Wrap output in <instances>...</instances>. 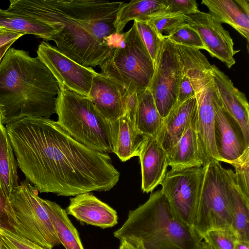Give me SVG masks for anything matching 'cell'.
Segmentation results:
<instances>
[{"label": "cell", "instance_id": "cell-42", "mask_svg": "<svg viewBox=\"0 0 249 249\" xmlns=\"http://www.w3.org/2000/svg\"><path fill=\"white\" fill-rule=\"evenodd\" d=\"M233 249H249V242L237 240Z\"/></svg>", "mask_w": 249, "mask_h": 249}, {"label": "cell", "instance_id": "cell-12", "mask_svg": "<svg viewBox=\"0 0 249 249\" xmlns=\"http://www.w3.org/2000/svg\"><path fill=\"white\" fill-rule=\"evenodd\" d=\"M186 23L199 34L206 51L230 69L235 63L234 55L240 50L234 49L229 32L209 13L199 11L187 16Z\"/></svg>", "mask_w": 249, "mask_h": 249}, {"label": "cell", "instance_id": "cell-11", "mask_svg": "<svg viewBox=\"0 0 249 249\" xmlns=\"http://www.w3.org/2000/svg\"><path fill=\"white\" fill-rule=\"evenodd\" d=\"M37 57L51 71L59 89L63 88L88 98L94 77L98 74L91 67L73 61L55 46L41 41Z\"/></svg>", "mask_w": 249, "mask_h": 249}, {"label": "cell", "instance_id": "cell-40", "mask_svg": "<svg viewBox=\"0 0 249 249\" xmlns=\"http://www.w3.org/2000/svg\"><path fill=\"white\" fill-rule=\"evenodd\" d=\"M23 35V34L7 30L0 33V48L10 42H15Z\"/></svg>", "mask_w": 249, "mask_h": 249}, {"label": "cell", "instance_id": "cell-25", "mask_svg": "<svg viewBox=\"0 0 249 249\" xmlns=\"http://www.w3.org/2000/svg\"><path fill=\"white\" fill-rule=\"evenodd\" d=\"M0 28L24 35L31 34L46 41L52 40L57 33L49 25L34 18L2 9Z\"/></svg>", "mask_w": 249, "mask_h": 249}, {"label": "cell", "instance_id": "cell-20", "mask_svg": "<svg viewBox=\"0 0 249 249\" xmlns=\"http://www.w3.org/2000/svg\"><path fill=\"white\" fill-rule=\"evenodd\" d=\"M209 13L221 24L231 25L247 41L249 40V0H202Z\"/></svg>", "mask_w": 249, "mask_h": 249}, {"label": "cell", "instance_id": "cell-36", "mask_svg": "<svg viewBox=\"0 0 249 249\" xmlns=\"http://www.w3.org/2000/svg\"><path fill=\"white\" fill-rule=\"evenodd\" d=\"M0 241L5 249H48L27 239L0 230Z\"/></svg>", "mask_w": 249, "mask_h": 249}, {"label": "cell", "instance_id": "cell-27", "mask_svg": "<svg viewBox=\"0 0 249 249\" xmlns=\"http://www.w3.org/2000/svg\"><path fill=\"white\" fill-rule=\"evenodd\" d=\"M57 237L66 249H84L79 233L66 210L55 202L43 200Z\"/></svg>", "mask_w": 249, "mask_h": 249}, {"label": "cell", "instance_id": "cell-39", "mask_svg": "<svg viewBox=\"0 0 249 249\" xmlns=\"http://www.w3.org/2000/svg\"><path fill=\"white\" fill-rule=\"evenodd\" d=\"M138 97L137 92H128L124 94L125 114L134 124L135 117L138 105Z\"/></svg>", "mask_w": 249, "mask_h": 249}, {"label": "cell", "instance_id": "cell-29", "mask_svg": "<svg viewBox=\"0 0 249 249\" xmlns=\"http://www.w3.org/2000/svg\"><path fill=\"white\" fill-rule=\"evenodd\" d=\"M229 179L233 214L231 229L238 240L249 242V201L238 188L231 169H229Z\"/></svg>", "mask_w": 249, "mask_h": 249}, {"label": "cell", "instance_id": "cell-14", "mask_svg": "<svg viewBox=\"0 0 249 249\" xmlns=\"http://www.w3.org/2000/svg\"><path fill=\"white\" fill-rule=\"evenodd\" d=\"M214 139L219 161L232 164L249 150L243 131L238 122L223 107L217 109L214 122Z\"/></svg>", "mask_w": 249, "mask_h": 249}, {"label": "cell", "instance_id": "cell-9", "mask_svg": "<svg viewBox=\"0 0 249 249\" xmlns=\"http://www.w3.org/2000/svg\"><path fill=\"white\" fill-rule=\"evenodd\" d=\"M206 173V165L171 169L163 179L161 192L173 216L193 228Z\"/></svg>", "mask_w": 249, "mask_h": 249}, {"label": "cell", "instance_id": "cell-7", "mask_svg": "<svg viewBox=\"0 0 249 249\" xmlns=\"http://www.w3.org/2000/svg\"><path fill=\"white\" fill-rule=\"evenodd\" d=\"M232 218L229 170L223 167L219 161L214 160L206 165L193 228L201 239L209 231L231 230Z\"/></svg>", "mask_w": 249, "mask_h": 249}, {"label": "cell", "instance_id": "cell-38", "mask_svg": "<svg viewBox=\"0 0 249 249\" xmlns=\"http://www.w3.org/2000/svg\"><path fill=\"white\" fill-rule=\"evenodd\" d=\"M195 90L188 78L183 74L179 88L176 103L174 108L177 107L188 99L195 96Z\"/></svg>", "mask_w": 249, "mask_h": 249}, {"label": "cell", "instance_id": "cell-31", "mask_svg": "<svg viewBox=\"0 0 249 249\" xmlns=\"http://www.w3.org/2000/svg\"><path fill=\"white\" fill-rule=\"evenodd\" d=\"M134 22L155 65L163 39L159 36L149 22L137 20H134Z\"/></svg>", "mask_w": 249, "mask_h": 249}, {"label": "cell", "instance_id": "cell-10", "mask_svg": "<svg viewBox=\"0 0 249 249\" xmlns=\"http://www.w3.org/2000/svg\"><path fill=\"white\" fill-rule=\"evenodd\" d=\"M182 75L178 48L165 36L155 63L154 73L148 88L163 119L176 103Z\"/></svg>", "mask_w": 249, "mask_h": 249}, {"label": "cell", "instance_id": "cell-33", "mask_svg": "<svg viewBox=\"0 0 249 249\" xmlns=\"http://www.w3.org/2000/svg\"><path fill=\"white\" fill-rule=\"evenodd\" d=\"M187 16L180 14L164 13L149 18L146 21L154 27L159 36L164 39L163 32L169 34L182 24L186 23Z\"/></svg>", "mask_w": 249, "mask_h": 249}, {"label": "cell", "instance_id": "cell-46", "mask_svg": "<svg viewBox=\"0 0 249 249\" xmlns=\"http://www.w3.org/2000/svg\"><path fill=\"white\" fill-rule=\"evenodd\" d=\"M5 30H6V29L2 28H0V33L2 32H3V31H4Z\"/></svg>", "mask_w": 249, "mask_h": 249}, {"label": "cell", "instance_id": "cell-13", "mask_svg": "<svg viewBox=\"0 0 249 249\" xmlns=\"http://www.w3.org/2000/svg\"><path fill=\"white\" fill-rule=\"evenodd\" d=\"M196 96V131L204 166L214 160L219 161L215 143L214 122L217 109L222 102L213 80Z\"/></svg>", "mask_w": 249, "mask_h": 249}, {"label": "cell", "instance_id": "cell-3", "mask_svg": "<svg viewBox=\"0 0 249 249\" xmlns=\"http://www.w3.org/2000/svg\"><path fill=\"white\" fill-rule=\"evenodd\" d=\"M6 10L38 20L57 31L56 47L85 67L100 66L114 49L100 43L65 0H11Z\"/></svg>", "mask_w": 249, "mask_h": 249}, {"label": "cell", "instance_id": "cell-8", "mask_svg": "<svg viewBox=\"0 0 249 249\" xmlns=\"http://www.w3.org/2000/svg\"><path fill=\"white\" fill-rule=\"evenodd\" d=\"M38 191L27 180L12 192L9 201L24 238L48 249L60 244Z\"/></svg>", "mask_w": 249, "mask_h": 249}, {"label": "cell", "instance_id": "cell-15", "mask_svg": "<svg viewBox=\"0 0 249 249\" xmlns=\"http://www.w3.org/2000/svg\"><path fill=\"white\" fill-rule=\"evenodd\" d=\"M126 91L114 80L98 73L93 79L88 98L103 116L111 123L125 114Z\"/></svg>", "mask_w": 249, "mask_h": 249}, {"label": "cell", "instance_id": "cell-26", "mask_svg": "<svg viewBox=\"0 0 249 249\" xmlns=\"http://www.w3.org/2000/svg\"><path fill=\"white\" fill-rule=\"evenodd\" d=\"M163 0H132L124 3L118 13L115 27L118 34H122L130 20L146 21L149 18L165 13Z\"/></svg>", "mask_w": 249, "mask_h": 249}, {"label": "cell", "instance_id": "cell-28", "mask_svg": "<svg viewBox=\"0 0 249 249\" xmlns=\"http://www.w3.org/2000/svg\"><path fill=\"white\" fill-rule=\"evenodd\" d=\"M18 166L6 127L0 124V185L9 198L19 185Z\"/></svg>", "mask_w": 249, "mask_h": 249}, {"label": "cell", "instance_id": "cell-5", "mask_svg": "<svg viewBox=\"0 0 249 249\" xmlns=\"http://www.w3.org/2000/svg\"><path fill=\"white\" fill-rule=\"evenodd\" d=\"M55 113L58 124L76 141L100 152H112L111 124L89 98L61 88Z\"/></svg>", "mask_w": 249, "mask_h": 249}, {"label": "cell", "instance_id": "cell-4", "mask_svg": "<svg viewBox=\"0 0 249 249\" xmlns=\"http://www.w3.org/2000/svg\"><path fill=\"white\" fill-rule=\"evenodd\" d=\"M114 236L120 241L132 239L142 249H201L202 241L193 228L173 216L160 190L130 211Z\"/></svg>", "mask_w": 249, "mask_h": 249}, {"label": "cell", "instance_id": "cell-22", "mask_svg": "<svg viewBox=\"0 0 249 249\" xmlns=\"http://www.w3.org/2000/svg\"><path fill=\"white\" fill-rule=\"evenodd\" d=\"M197 117L178 141L166 151L168 166L172 170L203 166L196 131Z\"/></svg>", "mask_w": 249, "mask_h": 249}, {"label": "cell", "instance_id": "cell-17", "mask_svg": "<svg viewBox=\"0 0 249 249\" xmlns=\"http://www.w3.org/2000/svg\"><path fill=\"white\" fill-rule=\"evenodd\" d=\"M212 67L213 82L222 105L239 124L249 143V105L246 96L223 71L214 65Z\"/></svg>", "mask_w": 249, "mask_h": 249}, {"label": "cell", "instance_id": "cell-30", "mask_svg": "<svg viewBox=\"0 0 249 249\" xmlns=\"http://www.w3.org/2000/svg\"><path fill=\"white\" fill-rule=\"evenodd\" d=\"M165 36L175 44L206 50L199 34L186 23L182 24Z\"/></svg>", "mask_w": 249, "mask_h": 249}, {"label": "cell", "instance_id": "cell-43", "mask_svg": "<svg viewBox=\"0 0 249 249\" xmlns=\"http://www.w3.org/2000/svg\"><path fill=\"white\" fill-rule=\"evenodd\" d=\"M14 43V42H10L0 48V62L2 60V58L4 56L5 53L10 48L11 46Z\"/></svg>", "mask_w": 249, "mask_h": 249}, {"label": "cell", "instance_id": "cell-16", "mask_svg": "<svg viewBox=\"0 0 249 249\" xmlns=\"http://www.w3.org/2000/svg\"><path fill=\"white\" fill-rule=\"evenodd\" d=\"M66 211L81 223L102 229L113 227L118 223L116 211L90 193L71 197Z\"/></svg>", "mask_w": 249, "mask_h": 249}, {"label": "cell", "instance_id": "cell-32", "mask_svg": "<svg viewBox=\"0 0 249 249\" xmlns=\"http://www.w3.org/2000/svg\"><path fill=\"white\" fill-rule=\"evenodd\" d=\"M0 230L23 237L17 221L9 198L0 185Z\"/></svg>", "mask_w": 249, "mask_h": 249}, {"label": "cell", "instance_id": "cell-18", "mask_svg": "<svg viewBox=\"0 0 249 249\" xmlns=\"http://www.w3.org/2000/svg\"><path fill=\"white\" fill-rule=\"evenodd\" d=\"M142 174L141 188L144 193L152 192L161 184L168 166L166 151L157 140L149 137L139 156Z\"/></svg>", "mask_w": 249, "mask_h": 249}, {"label": "cell", "instance_id": "cell-41", "mask_svg": "<svg viewBox=\"0 0 249 249\" xmlns=\"http://www.w3.org/2000/svg\"><path fill=\"white\" fill-rule=\"evenodd\" d=\"M120 241L119 249H142L138 244L132 239L126 238Z\"/></svg>", "mask_w": 249, "mask_h": 249}, {"label": "cell", "instance_id": "cell-19", "mask_svg": "<svg viewBox=\"0 0 249 249\" xmlns=\"http://www.w3.org/2000/svg\"><path fill=\"white\" fill-rule=\"evenodd\" d=\"M197 116L196 96L193 97L173 108L164 119L160 131L156 139L165 151L176 144L192 122Z\"/></svg>", "mask_w": 249, "mask_h": 249}, {"label": "cell", "instance_id": "cell-2", "mask_svg": "<svg viewBox=\"0 0 249 249\" xmlns=\"http://www.w3.org/2000/svg\"><path fill=\"white\" fill-rule=\"evenodd\" d=\"M60 89L51 71L28 52L10 48L0 62L3 124L24 117L49 118L55 113Z\"/></svg>", "mask_w": 249, "mask_h": 249}, {"label": "cell", "instance_id": "cell-45", "mask_svg": "<svg viewBox=\"0 0 249 249\" xmlns=\"http://www.w3.org/2000/svg\"><path fill=\"white\" fill-rule=\"evenodd\" d=\"M4 119V113H3V110L2 109V107H1V106L0 105V124H3Z\"/></svg>", "mask_w": 249, "mask_h": 249}, {"label": "cell", "instance_id": "cell-1", "mask_svg": "<svg viewBox=\"0 0 249 249\" xmlns=\"http://www.w3.org/2000/svg\"><path fill=\"white\" fill-rule=\"evenodd\" d=\"M5 127L18 166L40 193L74 196L110 190L119 181L108 154L78 142L56 121L24 117Z\"/></svg>", "mask_w": 249, "mask_h": 249}, {"label": "cell", "instance_id": "cell-35", "mask_svg": "<svg viewBox=\"0 0 249 249\" xmlns=\"http://www.w3.org/2000/svg\"><path fill=\"white\" fill-rule=\"evenodd\" d=\"M231 165L235 168L234 176L237 186L243 196L249 201V150Z\"/></svg>", "mask_w": 249, "mask_h": 249}, {"label": "cell", "instance_id": "cell-44", "mask_svg": "<svg viewBox=\"0 0 249 249\" xmlns=\"http://www.w3.org/2000/svg\"><path fill=\"white\" fill-rule=\"evenodd\" d=\"M201 249H213L210 245L204 241H202Z\"/></svg>", "mask_w": 249, "mask_h": 249}, {"label": "cell", "instance_id": "cell-23", "mask_svg": "<svg viewBox=\"0 0 249 249\" xmlns=\"http://www.w3.org/2000/svg\"><path fill=\"white\" fill-rule=\"evenodd\" d=\"M177 46L182 61L183 74L188 78L196 94L213 80L212 65L199 50Z\"/></svg>", "mask_w": 249, "mask_h": 249}, {"label": "cell", "instance_id": "cell-24", "mask_svg": "<svg viewBox=\"0 0 249 249\" xmlns=\"http://www.w3.org/2000/svg\"><path fill=\"white\" fill-rule=\"evenodd\" d=\"M138 97L134 121L135 128L142 134L156 139L164 119L159 113L149 89L138 93Z\"/></svg>", "mask_w": 249, "mask_h": 249}, {"label": "cell", "instance_id": "cell-37", "mask_svg": "<svg viewBox=\"0 0 249 249\" xmlns=\"http://www.w3.org/2000/svg\"><path fill=\"white\" fill-rule=\"evenodd\" d=\"M166 6L165 13L188 16L200 10L196 0H163Z\"/></svg>", "mask_w": 249, "mask_h": 249}, {"label": "cell", "instance_id": "cell-47", "mask_svg": "<svg viewBox=\"0 0 249 249\" xmlns=\"http://www.w3.org/2000/svg\"><path fill=\"white\" fill-rule=\"evenodd\" d=\"M1 10V9H0V11Z\"/></svg>", "mask_w": 249, "mask_h": 249}, {"label": "cell", "instance_id": "cell-21", "mask_svg": "<svg viewBox=\"0 0 249 249\" xmlns=\"http://www.w3.org/2000/svg\"><path fill=\"white\" fill-rule=\"evenodd\" d=\"M110 124L112 153L123 162L134 157H139L145 142L149 137L137 130L126 114Z\"/></svg>", "mask_w": 249, "mask_h": 249}, {"label": "cell", "instance_id": "cell-6", "mask_svg": "<svg viewBox=\"0 0 249 249\" xmlns=\"http://www.w3.org/2000/svg\"><path fill=\"white\" fill-rule=\"evenodd\" d=\"M100 67L101 74L114 80L128 92L138 93L149 88L155 65L134 22L128 31L122 33L117 46Z\"/></svg>", "mask_w": 249, "mask_h": 249}, {"label": "cell", "instance_id": "cell-34", "mask_svg": "<svg viewBox=\"0 0 249 249\" xmlns=\"http://www.w3.org/2000/svg\"><path fill=\"white\" fill-rule=\"evenodd\" d=\"M202 240L213 249H233L238 240L231 230H214L208 231L201 237Z\"/></svg>", "mask_w": 249, "mask_h": 249}]
</instances>
